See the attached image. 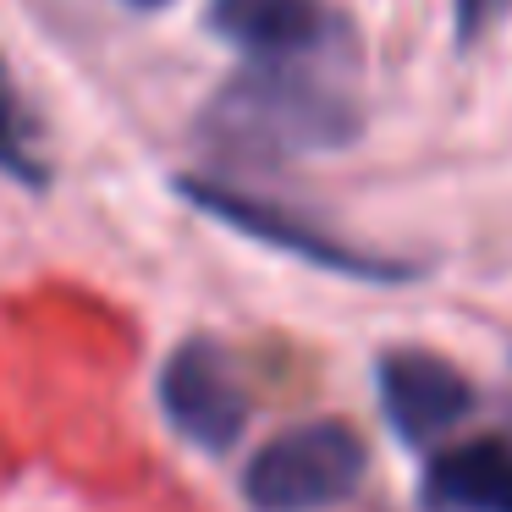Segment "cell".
I'll use <instances>...</instances> for the list:
<instances>
[{"label":"cell","mask_w":512,"mask_h":512,"mask_svg":"<svg viewBox=\"0 0 512 512\" xmlns=\"http://www.w3.org/2000/svg\"><path fill=\"white\" fill-rule=\"evenodd\" d=\"M369 446L347 419H309L265 441L243 468V496L254 512H331L358 496Z\"/></svg>","instance_id":"2"},{"label":"cell","mask_w":512,"mask_h":512,"mask_svg":"<svg viewBox=\"0 0 512 512\" xmlns=\"http://www.w3.org/2000/svg\"><path fill=\"white\" fill-rule=\"evenodd\" d=\"M127 6H138V12H160V6H171V0H127Z\"/></svg>","instance_id":"10"},{"label":"cell","mask_w":512,"mask_h":512,"mask_svg":"<svg viewBox=\"0 0 512 512\" xmlns=\"http://www.w3.org/2000/svg\"><path fill=\"white\" fill-rule=\"evenodd\" d=\"M177 193L204 210L210 221L232 226V232L254 237V243L276 248V254H292L314 270H331V276H353V281H413L419 265L408 259H386V254H369V248L347 243V237L314 226L309 215L287 210L276 199H259V193L237 188V182H221V177H177Z\"/></svg>","instance_id":"3"},{"label":"cell","mask_w":512,"mask_h":512,"mask_svg":"<svg viewBox=\"0 0 512 512\" xmlns=\"http://www.w3.org/2000/svg\"><path fill=\"white\" fill-rule=\"evenodd\" d=\"M0 177L17 182V188H28V193L50 188V160L39 155L34 116H28V105H23V94H17L6 61H0Z\"/></svg>","instance_id":"8"},{"label":"cell","mask_w":512,"mask_h":512,"mask_svg":"<svg viewBox=\"0 0 512 512\" xmlns=\"http://www.w3.org/2000/svg\"><path fill=\"white\" fill-rule=\"evenodd\" d=\"M380 408L408 446H435L474 413V386L457 364L424 347H391L375 364Z\"/></svg>","instance_id":"6"},{"label":"cell","mask_w":512,"mask_h":512,"mask_svg":"<svg viewBox=\"0 0 512 512\" xmlns=\"http://www.w3.org/2000/svg\"><path fill=\"white\" fill-rule=\"evenodd\" d=\"M160 408L166 424L199 452H232L248 424V391L232 353L215 336H188L160 364Z\"/></svg>","instance_id":"4"},{"label":"cell","mask_w":512,"mask_h":512,"mask_svg":"<svg viewBox=\"0 0 512 512\" xmlns=\"http://www.w3.org/2000/svg\"><path fill=\"white\" fill-rule=\"evenodd\" d=\"M512 17V0H452V34L457 45H479L490 28Z\"/></svg>","instance_id":"9"},{"label":"cell","mask_w":512,"mask_h":512,"mask_svg":"<svg viewBox=\"0 0 512 512\" xmlns=\"http://www.w3.org/2000/svg\"><path fill=\"white\" fill-rule=\"evenodd\" d=\"M419 501L430 512H512V441L474 435L435 452Z\"/></svg>","instance_id":"7"},{"label":"cell","mask_w":512,"mask_h":512,"mask_svg":"<svg viewBox=\"0 0 512 512\" xmlns=\"http://www.w3.org/2000/svg\"><path fill=\"white\" fill-rule=\"evenodd\" d=\"M210 28L248 61L331 67L353 56V28L325 0H210Z\"/></svg>","instance_id":"5"},{"label":"cell","mask_w":512,"mask_h":512,"mask_svg":"<svg viewBox=\"0 0 512 512\" xmlns=\"http://www.w3.org/2000/svg\"><path fill=\"white\" fill-rule=\"evenodd\" d=\"M358 133L364 111L331 67L248 61L199 111V144L232 166H287L303 155H331Z\"/></svg>","instance_id":"1"}]
</instances>
